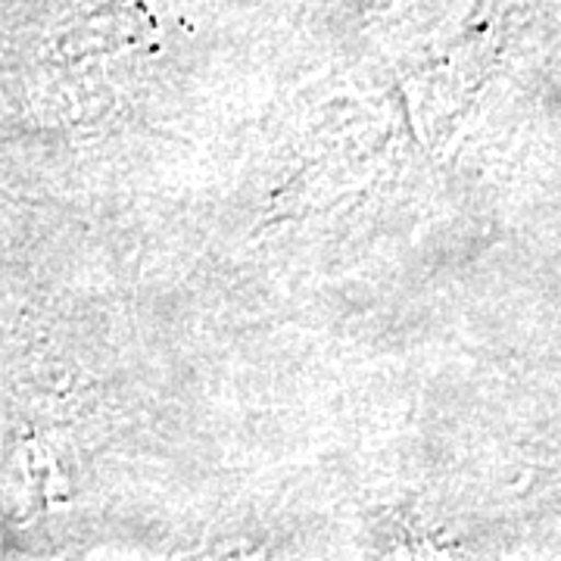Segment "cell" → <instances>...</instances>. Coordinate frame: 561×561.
<instances>
[]
</instances>
